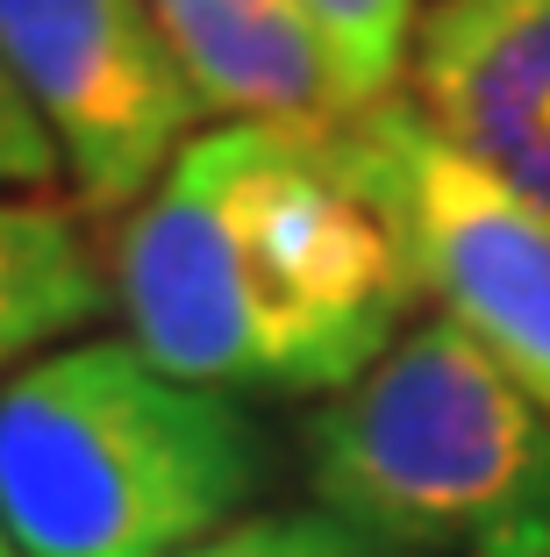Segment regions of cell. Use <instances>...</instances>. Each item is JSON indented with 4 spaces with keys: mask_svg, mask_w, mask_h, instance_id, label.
Listing matches in <instances>:
<instances>
[{
    "mask_svg": "<svg viewBox=\"0 0 550 557\" xmlns=\"http://www.w3.org/2000/svg\"><path fill=\"white\" fill-rule=\"evenodd\" d=\"M114 300L80 214L50 194H0V372L36 364Z\"/></svg>",
    "mask_w": 550,
    "mask_h": 557,
    "instance_id": "obj_8",
    "label": "cell"
},
{
    "mask_svg": "<svg viewBox=\"0 0 550 557\" xmlns=\"http://www.w3.org/2000/svg\"><path fill=\"white\" fill-rule=\"evenodd\" d=\"M0 557H15V543H8V529H0Z\"/></svg>",
    "mask_w": 550,
    "mask_h": 557,
    "instance_id": "obj_12",
    "label": "cell"
},
{
    "mask_svg": "<svg viewBox=\"0 0 550 557\" xmlns=\"http://www.w3.org/2000/svg\"><path fill=\"white\" fill-rule=\"evenodd\" d=\"M150 15L229 122H337L329 58L301 0H150Z\"/></svg>",
    "mask_w": 550,
    "mask_h": 557,
    "instance_id": "obj_7",
    "label": "cell"
},
{
    "mask_svg": "<svg viewBox=\"0 0 550 557\" xmlns=\"http://www.w3.org/2000/svg\"><path fill=\"white\" fill-rule=\"evenodd\" d=\"M58 186H65V158L36 122L29 94L0 65V194H58Z\"/></svg>",
    "mask_w": 550,
    "mask_h": 557,
    "instance_id": "obj_11",
    "label": "cell"
},
{
    "mask_svg": "<svg viewBox=\"0 0 550 557\" xmlns=\"http://www.w3.org/2000/svg\"><path fill=\"white\" fill-rule=\"evenodd\" d=\"M194 557H415V550H401V543H387V536H372V529L329 515L322 500H308V508L243 515V522H229L222 536L200 543Z\"/></svg>",
    "mask_w": 550,
    "mask_h": 557,
    "instance_id": "obj_10",
    "label": "cell"
},
{
    "mask_svg": "<svg viewBox=\"0 0 550 557\" xmlns=\"http://www.w3.org/2000/svg\"><path fill=\"white\" fill-rule=\"evenodd\" d=\"M301 443L315 500L415 557H550V408L443 314L407 322Z\"/></svg>",
    "mask_w": 550,
    "mask_h": 557,
    "instance_id": "obj_3",
    "label": "cell"
},
{
    "mask_svg": "<svg viewBox=\"0 0 550 557\" xmlns=\"http://www.w3.org/2000/svg\"><path fill=\"white\" fill-rule=\"evenodd\" d=\"M0 65L86 208H136L200 136L208 100L150 0H0Z\"/></svg>",
    "mask_w": 550,
    "mask_h": 557,
    "instance_id": "obj_5",
    "label": "cell"
},
{
    "mask_svg": "<svg viewBox=\"0 0 550 557\" xmlns=\"http://www.w3.org/2000/svg\"><path fill=\"white\" fill-rule=\"evenodd\" d=\"M415 108L550 222V0H429Z\"/></svg>",
    "mask_w": 550,
    "mask_h": 557,
    "instance_id": "obj_6",
    "label": "cell"
},
{
    "mask_svg": "<svg viewBox=\"0 0 550 557\" xmlns=\"http://www.w3.org/2000/svg\"><path fill=\"white\" fill-rule=\"evenodd\" d=\"M272 479L236 394L136 344H58L0 386V529L15 557H194Z\"/></svg>",
    "mask_w": 550,
    "mask_h": 557,
    "instance_id": "obj_2",
    "label": "cell"
},
{
    "mask_svg": "<svg viewBox=\"0 0 550 557\" xmlns=\"http://www.w3.org/2000/svg\"><path fill=\"white\" fill-rule=\"evenodd\" d=\"M337 144L387 214L415 300L493 350L550 408V222L465 158L407 94L337 115Z\"/></svg>",
    "mask_w": 550,
    "mask_h": 557,
    "instance_id": "obj_4",
    "label": "cell"
},
{
    "mask_svg": "<svg viewBox=\"0 0 550 557\" xmlns=\"http://www.w3.org/2000/svg\"><path fill=\"white\" fill-rule=\"evenodd\" d=\"M301 15L322 36L337 115H365L401 94L407 65H415L421 0H301Z\"/></svg>",
    "mask_w": 550,
    "mask_h": 557,
    "instance_id": "obj_9",
    "label": "cell"
},
{
    "mask_svg": "<svg viewBox=\"0 0 550 557\" xmlns=\"http://www.w3.org/2000/svg\"><path fill=\"white\" fill-rule=\"evenodd\" d=\"M114 308L194 386L329 400L401 344L415 278L337 122H222L130 208Z\"/></svg>",
    "mask_w": 550,
    "mask_h": 557,
    "instance_id": "obj_1",
    "label": "cell"
}]
</instances>
